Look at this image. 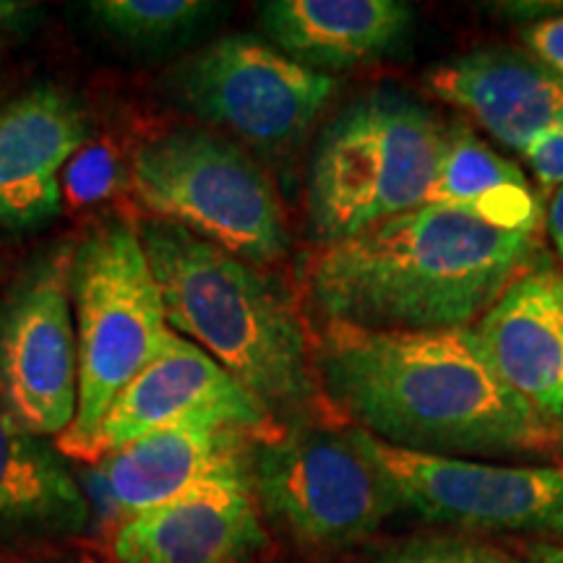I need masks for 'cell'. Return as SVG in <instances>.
Returning a JSON list of instances; mask_svg holds the SVG:
<instances>
[{
    "instance_id": "6da1fadb",
    "label": "cell",
    "mask_w": 563,
    "mask_h": 563,
    "mask_svg": "<svg viewBox=\"0 0 563 563\" xmlns=\"http://www.w3.org/2000/svg\"><path fill=\"white\" fill-rule=\"evenodd\" d=\"M316 376L336 420L405 452L563 460V439L514 394L475 327L365 332L327 323Z\"/></svg>"
},
{
    "instance_id": "7a4b0ae2",
    "label": "cell",
    "mask_w": 563,
    "mask_h": 563,
    "mask_svg": "<svg viewBox=\"0 0 563 563\" xmlns=\"http://www.w3.org/2000/svg\"><path fill=\"white\" fill-rule=\"evenodd\" d=\"M540 232L490 224L426 203L347 241L319 245L302 266V298L321 327L365 332L467 329L538 266Z\"/></svg>"
},
{
    "instance_id": "3957f363",
    "label": "cell",
    "mask_w": 563,
    "mask_h": 563,
    "mask_svg": "<svg viewBox=\"0 0 563 563\" xmlns=\"http://www.w3.org/2000/svg\"><path fill=\"white\" fill-rule=\"evenodd\" d=\"M139 235L175 334L207 352L282 426L334 418L300 302L274 274L170 222L146 217Z\"/></svg>"
},
{
    "instance_id": "277c9868",
    "label": "cell",
    "mask_w": 563,
    "mask_h": 563,
    "mask_svg": "<svg viewBox=\"0 0 563 563\" xmlns=\"http://www.w3.org/2000/svg\"><path fill=\"white\" fill-rule=\"evenodd\" d=\"M446 129L405 91H363L316 136L306 209L319 245L420 209L431 196Z\"/></svg>"
},
{
    "instance_id": "5b68a950",
    "label": "cell",
    "mask_w": 563,
    "mask_h": 563,
    "mask_svg": "<svg viewBox=\"0 0 563 563\" xmlns=\"http://www.w3.org/2000/svg\"><path fill=\"white\" fill-rule=\"evenodd\" d=\"M70 308L79 352L76 418L55 446L89 462L104 415L125 386L165 347V302L139 224L104 217L76 238L70 258Z\"/></svg>"
},
{
    "instance_id": "8992f818",
    "label": "cell",
    "mask_w": 563,
    "mask_h": 563,
    "mask_svg": "<svg viewBox=\"0 0 563 563\" xmlns=\"http://www.w3.org/2000/svg\"><path fill=\"white\" fill-rule=\"evenodd\" d=\"M253 498L266 530L306 555H340L402 509L399 493L347 422L300 420L253 441Z\"/></svg>"
},
{
    "instance_id": "52a82bcc",
    "label": "cell",
    "mask_w": 563,
    "mask_h": 563,
    "mask_svg": "<svg viewBox=\"0 0 563 563\" xmlns=\"http://www.w3.org/2000/svg\"><path fill=\"white\" fill-rule=\"evenodd\" d=\"M133 201L150 220L170 222L266 269L290 253L277 188L238 141L203 125L144 139L129 162Z\"/></svg>"
},
{
    "instance_id": "ba28073f",
    "label": "cell",
    "mask_w": 563,
    "mask_h": 563,
    "mask_svg": "<svg viewBox=\"0 0 563 563\" xmlns=\"http://www.w3.org/2000/svg\"><path fill=\"white\" fill-rule=\"evenodd\" d=\"M167 91L203 129L285 157L300 150L340 81L300 66L269 40L228 34L183 58L167 74Z\"/></svg>"
},
{
    "instance_id": "9c48e42d",
    "label": "cell",
    "mask_w": 563,
    "mask_h": 563,
    "mask_svg": "<svg viewBox=\"0 0 563 563\" xmlns=\"http://www.w3.org/2000/svg\"><path fill=\"white\" fill-rule=\"evenodd\" d=\"M74 243L63 238L34 251L0 292V407L42 439L66 433L79 402Z\"/></svg>"
},
{
    "instance_id": "30bf717a",
    "label": "cell",
    "mask_w": 563,
    "mask_h": 563,
    "mask_svg": "<svg viewBox=\"0 0 563 563\" xmlns=\"http://www.w3.org/2000/svg\"><path fill=\"white\" fill-rule=\"evenodd\" d=\"M361 439L397 488L402 509L428 522L475 532L563 538V464L454 460L405 452L365 431Z\"/></svg>"
},
{
    "instance_id": "8fae6325",
    "label": "cell",
    "mask_w": 563,
    "mask_h": 563,
    "mask_svg": "<svg viewBox=\"0 0 563 563\" xmlns=\"http://www.w3.org/2000/svg\"><path fill=\"white\" fill-rule=\"evenodd\" d=\"M180 426L235 428L264 439L277 433L282 422L207 352L170 332L159 355L104 415L89 462H102L133 441Z\"/></svg>"
},
{
    "instance_id": "7c38bea8",
    "label": "cell",
    "mask_w": 563,
    "mask_h": 563,
    "mask_svg": "<svg viewBox=\"0 0 563 563\" xmlns=\"http://www.w3.org/2000/svg\"><path fill=\"white\" fill-rule=\"evenodd\" d=\"M89 141L87 110L58 84H37L0 108V228L51 224L66 209L60 175Z\"/></svg>"
},
{
    "instance_id": "4fadbf2b",
    "label": "cell",
    "mask_w": 563,
    "mask_h": 563,
    "mask_svg": "<svg viewBox=\"0 0 563 563\" xmlns=\"http://www.w3.org/2000/svg\"><path fill=\"white\" fill-rule=\"evenodd\" d=\"M269 548L249 475L222 477L188 496L123 519L115 563H253Z\"/></svg>"
},
{
    "instance_id": "5bb4252c",
    "label": "cell",
    "mask_w": 563,
    "mask_h": 563,
    "mask_svg": "<svg viewBox=\"0 0 563 563\" xmlns=\"http://www.w3.org/2000/svg\"><path fill=\"white\" fill-rule=\"evenodd\" d=\"M475 332L506 386L563 439V272L532 266Z\"/></svg>"
},
{
    "instance_id": "9a60e30c",
    "label": "cell",
    "mask_w": 563,
    "mask_h": 563,
    "mask_svg": "<svg viewBox=\"0 0 563 563\" xmlns=\"http://www.w3.org/2000/svg\"><path fill=\"white\" fill-rule=\"evenodd\" d=\"M426 84L519 154L534 136L563 123V79L527 53L483 47L456 55L428 70Z\"/></svg>"
},
{
    "instance_id": "2e32d148",
    "label": "cell",
    "mask_w": 563,
    "mask_h": 563,
    "mask_svg": "<svg viewBox=\"0 0 563 563\" xmlns=\"http://www.w3.org/2000/svg\"><path fill=\"white\" fill-rule=\"evenodd\" d=\"M256 435L220 426H180L159 431L100 462L104 485L123 519L222 481L249 475Z\"/></svg>"
},
{
    "instance_id": "e0dca14e",
    "label": "cell",
    "mask_w": 563,
    "mask_h": 563,
    "mask_svg": "<svg viewBox=\"0 0 563 563\" xmlns=\"http://www.w3.org/2000/svg\"><path fill=\"white\" fill-rule=\"evenodd\" d=\"M258 24L277 51L329 74L397 51L410 34L412 5L402 0H269L258 5Z\"/></svg>"
},
{
    "instance_id": "ac0fdd59",
    "label": "cell",
    "mask_w": 563,
    "mask_h": 563,
    "mask_svg": "<svg viewBox=\"0 0 563 563\" xmlns=\"http://www.w3.org/2000/svg\"><path fill=\"white\" fill-rule=\"evenodd\" d=\"M87 525V496L58 446L0 407V543H53Z\"/></svg>"
},
{
    "instance_id": "d6986e66",
    "label": "cell",
    "mask_w": 563,
    "mask_h": 563,
    "mask_svg": "<svg viewBox=\"0 0 563 563\" xmlns=\"http://www.w3.org/2000/svg\"><path fill=\"white\" fill-rule=\"evenodd\" d=\"M428 203L464 209L506 230L540 232L543 207L525 173L464 123L446 129Z\"/></svg>"
},
{
    "instance_id": "ffe728a7",
    "label": "cell",
    "mask_w": 563,
    "mask_h": 563,
    "mask_svg": "<svg viewBox=\"0 0 563 563\" xmlns=\"http://www.w3.org/2000/svg\"><path fill=\"white\" fill-rule=\"evenodd\" d=\"M220 5L201 0H91L89 19L104 37L136 51H157L186 40Z\"/></svg>"
},
{
    "instance_id": "44dd1931",
    "label": "cell",
    "mask_w": 563,
    "mask_h": 563,
    "mask_svg": "<svg viewBox=\"0 0 563 563\" xmlns=\"http://www.w3.org/2000/svg\"><path fill=\"white\" fill-rule=\"evenodd\" d=\"M63 207L89 209L110 201L121 188L131 186V175L118 152L108 144H89L68 162L60 175Z\"/></svg>"
},
{
    "instance_id": "7402d4cb",
    "label": "cell",
    "mask_w": 563,
    "mask_h": 563,
    "mask_svg": "<svg viewBox=\"0 0 563 563\" xmlns=\"http://www.w3.org/2000/svg\"><path fill=\"white\" fill-rule=\"evenodd\" d=\"M371 563H525L504 548L464 534H433L391 545Z\"/></svg>"
},
{
    "instance_id": "603a6c76",
    "label": "cell",
    "mask_w": 563,
    "mask_h": 563,
    "mask_svg": "<svg viewBox=\"0 0 563 563\" xmlns=\"http://www.w3.org/2000/svg\"><path fill=\"white\" fill-rule=\"evenodd\" d=\"M522 159L545 191L563 188V123L534 136L522 150Z\"/></svg>"
},
{
    "instance_id": "cb8c5ba5",
    "label": "cell",
    "mask_w": 563,
    "mask_h": 563,
    "mask_svg": "<svg viewBox=\"0 0 563 563\" xmlns=\"http://www.w3.org/2000/svg\"><path fill=\"white\" fill-rule=\"evenodd\" d=\"M525 45L530 47L534 60H540L563 79V16L527 26Z\"/></svg>"
},
{
    "instance_id": "d4e9b609",
    "label": "cell",
    "mask_w": 563,
    "mask_h": 563,
    "mask_svg": "<svg viewBox=\"0 0 563 563\" xmlns=\"http://www.w3.org/2000/svg\"><path fill=\"white\" fill-rule=\"evenodd\" d=\"M545 228L555 245V251H559V256L563 258V188L551 194V201H548V211H545Z\"/></svg>"
},
{
    "instance_id": "484cf974",
    "label": "cell",
    "mask_w": 563,
    "mask_h": 563,
    "mask_svg": "<svg viewBox=\"0 0 563 563\" xmlns=\"http://www.w3.org/2000/svg\"><path fill=\"white\" fill-rule=\"evenodd\" d=\"M24 9H26V5L16 3V0H0V26H3L5 21L16 19Z\"/></svg>"
}]
</instances>
